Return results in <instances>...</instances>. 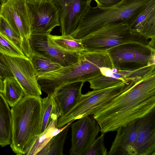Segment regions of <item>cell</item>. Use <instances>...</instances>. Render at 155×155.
<instances>
[{"instance_id": "obj_1", "label": "cell", "mask_w": 155, "mask_h": 155, "mask_svg": "<svg viewBox=\"0 0 155 155\" xmlns=\"http://www.w3.org/2000/svg\"><path fill=\"white\" fill-rule=\"evenodd\" d=\"M155 109V70L92 115L101 133L113 131Z\"/></svg>"}, {"instance_id": "obj_2", "label": "cell", "mask_w": 155, "mask_h": 155, "mask_svg": "<svg viewBox=\"0 0 155 155\" xmlns=\"http://www.w3.org/2000/svg\"><path fill=\"white\" fill-rule=\"evenodd\" d=\"M79 55L77 62L37 78L41 90L48 95L53 94L66 84L78 81L84 83L105 75L112 69L110 60L106 52L84 50L79 52Z\"/></svg>"}, {"instance_id": "obj_3", "label": "cell", "mask_w": 155, "mask_h": 155, "mask_svg": "<svg viewBox=\"0 0 155 155\" xmlns=\"http://www.w3.org/2000/svg\"><path fill=\"white\" fill-rule=\"evenodd\" d=\"M150 0H123L114 6L105 8L90 5L70 35L79 39L110 24L122 23L129 26Z\"/></svg>"}, {"instance_id": "obj_4", "label": "cell", "mask_w": 155, "mask_h": 155, "mask_svg": "<svg viewBox=\"0 0 155 155\" xmlns=\"http://www.w3.org/2000/svg\"><path fill=\"white\" fill-rule=\"evenodd\" d=\"M10 147L17 155H23L25 147L35 136L41 134L42 107L41 96H25L11 109Z\"/></svg>"}, {"instance_id": "obj_5", "label": "cell", "mask_w": 155, "mask_h": 155, "mask_svg": "<svg viewBox=\"0 0 155 155\" xmlns=\"http://www.w3.org/2000/svg\"><path fill=\"white\" fill-rule=\"evenodd\" d=\"M81 39L85 50L90 51L106 52L111 48L130 42L150 46L149 39L132 31L128 25L122 23L108 24Z\"/></svg>"}, {"instance_id": "obj_6", "label": "cell", "mask_w": 155, "mask_h": 155, "mask_svg": "<svg viewBox=\"0 0 155 155\" xmlns=\"http://www.w3.org/2000/svg\"><path fill=\"white\" fill-rule=\"evenodd\" d=\"M136 82L133 81L128 83L123 82L82 94L76 105L58 118V128H61L71 121L93 115L98 110L130 88Z\"/></svg>"}, {"instance_id": "obj_7", "label": "cell", "mask_w": 155, "mask_h": 155, "mask_svg": "<svg viewBox=\"0 0 155 155\" xmlns=\"http://www.w3.org/2000/svg\"><path fill=\"white\" fill-rule=\"evenodd\" d=\"M112 68L133 71L155 64V49L136 42L121 44L106 51Z\"/></svg>"}, {"instance_id": "obj_8", "label": "cell", "mask_w": 155, "mask_h": 155, "mask_svg": "<svg viewBox=\"0 0 155 155\" xmlns=\"http://www.w3.org/2000/svg\"><path fill=\"white\" fill-rule=\"evenodd\" d=\"M0 15L20 35L22 51L26 57L29 58L33 54L30 44L33 18L26 0H8L2 4Z\"/></svg>"}, {"instance_id": "obj_9", "label": "cell", "mask_w": 155, "mask_h": 155, "mask_svg": "<svg viewBox=\"0 0 155 155\" xmlns=\"http://www.w3.org/2000/svg\"><path fill=\"white\" fill-rule=\"evenodd\" d=\"M78 120L71 124L70 155H84L100 131V126L92 115Z\"/></svg>"}, {"instance_id": "obj_10", "label": "cell", "mask_w": 155, "mask_h": 155, "mask_svg": "<svg viewBox=\"0 0 155 155\" xmlns=\"http://www.w3.org/2000/svg\"><path fill=\"white\" fill-rule=\"evenodd\" d=\"M50 34L32 33L30 39L33 54H40L65 67L77 62L79 52L66 51L58 46L50 36Z\"/></svg>"}, {"instance_id": "obj_11", "label": "cell", "mask_w": 155, "mask_h": 155, "mask_svg": "<svg viewBox=\"0 0 155 155\" xmlns=\"http://www.w3.org/2000/svg\"><path fill=\"white\" fill-rule=\"evenodd\" d=\"M26 3L32 16L31 34H50L60 26L58 9L53 0H26Z\"/></svg>"}, {"instance_id": "obj_12", "label": "cell", "mask_w": 155, "mask_h": 155, "mask_svg": "<svg viewBox=\"0 0 155 155\" xmlns=\"http://www.w3.org/2000/svg\"><path fill=\"white\" fill-rule=\"evenodd\" d=\"M5 57L14 78L22 87L25 96H41V90L29 58L5 55Z\"/></svg>"}, {"instance_id": "obj_13", "label": "cell", "mask_w": 155, "mask_h": 155, "mask_svg": "<svg viewBox=\"0 0 155 155\" xmlns=\"http://www.w3.org/2000/svg\"><path fill=\"white\" fill-rule=\"evenodd\" d=\"M59 13L62 35H70L76 28L91 0H53Z\"/></svg>"}, {"instance_id": "obj_14", "label": "cell", "mask_w": 155, "mask_h": 155, "mask_svg": "<svg viewBox=\"0 0 155 155\" xmlns=\"http://www.w3.org/2000/svg\"><path fill=\"white\" fill-rule=\"evenodd\" d=\"M155 64L133 71L119 70L112 68L106 75H101L90 79L88 82L93 90L104 89L125 82L137 81L153 70Z\"/></svg>"}, {"instance_id": "obj_15", "label": "cell", "mask_w": 155, "mask_h": 155, "mask_svg": "<svg viewBox=\"0 0 155 155\" xmlns=\"http://www.w3.org/2000/svg\"><path fill=\"white\" fill-rule=\"evenodd\" d=\"M134 149L135 155H155V109L140 118Z\"/></svg>"}, {"instance_id": "obj_16", "label": "cell", "mask_w": 155, "mask_h": 155, "mask_svg": "<svg viewBox=\"0 0 155 155\" xmlns=\"http://www.w3.org/2000/svg\"><path fill=\"white\" fill-rule=\"evenodd\" d=\"M139 118L117 129V134L108 155H135L134 147L137 137Z\"/></svg>"}, {"instance_id": "obj_17", "label": "cell", "mask_w": 155, "mask_h": 155, "mask_svg": "<svg viewBox=\"0 0 155 155\" xmlns=\"http://www.w3.org/2000/svg\"><path fill=\"white\" fill-rule=\"evenodd\" d=\"M129 27L149 39L151 47L155 49V0L149 1Z\"/></svg>"}, {"instance_id": "obj_18", "label": "cell", "mask_w": 155, "mask_h": 155, "mask_svg": "<svg viewBox=\"0 0 155 155\" xmlns=\"http://www.w3.org/2000/svg\"><path fill=\"white\" fill-rule=\"evenodd\" d=\"M84 83L82 81L70 83L61 87L54 93L53 95L58 105L61 115L67 113L77 103L82 94Z\"/></svg>"}, {"instance_id": "obj_19", "label": "cell", "mask_w": 155, "mask_h": 155, "mask_svg": "<svg viewBox=\"0 0 155 155\" xmlns=\"http://www.w3.org/2000/svg\"><path fill=\"white\" fill-rule=\"evenodd\" d=\"M57 123L53 121L44 131L33 137L25 147L23 155H37L52 137L62 131L69 123L58 128Z\"/></svg>"}, {"instance_id": "obj_20", "label": "cell", "mask_w": 155, "mask_h": 155, "mask_svg": "<svg viewBox=\"0 0 155 155\" xmlns=\"http://www.w3.org/2000/svg\"><path fill=\"white\" fill-rule=\"evenodd\" d=\"M12 126L11 109L0 92V146L2 147L11 143Z\"/></svg>"}, {"instance_id": "obj_21", "label": "cell", "mask_w": 155, "mask_h": 155, "mask_svg": "<svg viewBox=\"0 0 155 155\" xmlns=\"http://www.w3.org/2000/svg\"><path fill=\"white\" fill-rule=\"evenodd\" d=\"M42 114L41 133L44 131L54 121L58 122L61 114L53 94L48 95L42 98Z\"/></svg>"}, {"instance_id": "obj_22", "label": "cell", "mask_w": 155, "mask_h": 155, "mask_svg": "<svg viewBox=\"0 0 155 155\" xmlns=\"http://www.w3.org/2000/svg\"><path fill=\"white\" fill-rule=\"evenodd\" d=\"M73 122H69L62 131L52 137L37 155H63L64 144L67 139L71 124Z\"/></svg>"}, {"instance_id": "obj_23", "label": "cell", "mask_w": 155, "mask_h": 155, "mask_svg": "<svg viewBox=\"0 0 155 155\" xmlns=\"http://www.w3.org/2000/svg\"><path fill=\"white\" fill-rule=\"evenodd\" d=\"M3 81L4 97L11 107L20 101L25 96L20 84L15 78H8Z\"/></svg>"}, {"instance_id": "obj_24", "label": "cell", "mask_w": 155, "mask_h": 155, "mask_svg": "<svg viewBox=\"0 0 155 155\" xmlns=\"http://www.w3.org/2000/svg\"><path fill=\"white\" fill-rule=\"evenodd\" d=\"M34 67L36 78L44 74L56 71L62 66L51 59L36 53L29 58Z\"/></svg>"}, {"instance_id": "obj_25", "label": "cell", "mask_w": 155, "mask_h": 155, "mask_svg": "<svg viewBox=\"0 0 155 155\" xmlns=\"http://www.w3.org/2000/svg\"><path fill=\"white\" fill-rule=\"evenodd\" d=\"M50 36L55 43L61 48L69 52H79L85 50L81 39H76L70 35H52Z\"/></svg>"}, {"instance_id": "obj_26", "label": "cell", "mask_w": 155, "mask_h": 155, "mask_svg": "<svg viewBox=\"0 0 155 155\" xmlns=\"http://www.w3.org/2000/svg\"><path fill=\"white\" fill-rule=\"evenodd\" d=\"M0 33L11 41L22 51V41L20 36L15 32L7 21L1 15Z\"/></svg>"}, {"instance_id": "obj_27", "label": "cell", "mask_w": 155, "mask_h": 155, "mask_svg": "<svg viewBox=\"0 0 155 155\" xmlns=\"http://www.w3.org/2000/svg\"><path fill=\"white\" fill-rule=\"evenodd\" d=\"M0 52L13 57L25 58L21 50L11 41L0 33Z\"/></svg>"}, {"instance_id": "obj_28", "label": "cell", "mask_w": 155, "mask_h": 155, "mask_svg": "<svg viewBox=\"0 0 155 155\" xmlns=\"http://www.w3.org/2000/svg\"><path fill=\"white\" fill-rule=\"evenodd\" d=\"M105 133H102L96 138L84 155H107V152L104 144Z\"/></svg>"}, {"instance_id": "obj_29", "label": "cell", "mask_w": 155, "mask_h": 155, "mask_svg": "<svg viewBox=\"0 0 155 155\" xmlns=\"http://www.w3.org/2000/svg\"><path fill=\"white\" fill-rule=\"evenodd\" d=\"M0 78L3 81L8 78H14L5 55L0 52Z\"/></svg>"}, {"instance_id": "obj_30", "label": "cell", "mask_w": 155, "mask_h": 155, "mask_svg": "<svg viewBox=\"0 0 155 155\" xmlns=\"http://www.w3.org/2000/svg\"><path fill=\"white\" fill-rule=\"evenodd\" d=\"M97 4V6L101 8H108L114 6L123 0H94Z\"/></svg>"}, {"instance_id": "obj_31", "label": "cell", "mask_w": 155, "mask_h": 155, "mask_svg": "<svg viewBox=\"0 0 155 155\" xmlns=\"http://www.w3.org/2000/svg\"><path fill=\"white\" fill-rule=\"evenodd\" d=\"M3 92V81L0 78V92L2 93Z\"/></svg>"}, {"instance_id": "obj_32", "label": "cell", "mask_w": 155, "mask_h": 155, "mask_svg": "<svg viewBox=\"0 0 155 155\" xmlns=\"http://www.w3.org/2000/svg\"><path fill=\"white\" fill-rule=\"evenodd\" d=\"M8 0H0V2L2 4Z\"/></svg>"}, {"instance_id": "obj_33", "label": "cell", "mask_w": 155, "mask_h": 155, "mask_svg": "<svg viewBox=\"0 0 155 155\" xmlns=\"http://www.w3.org/2000/svg\"><path fill=\"white\" fill-rule=\"evenodd\" d=\"M29 1H30L33 2H35L38 1H41V0H26Z\"/></svg>"}, {"instance_id": "obj_34", "label": "cell", "mask_w": 155, "mask_h": 155, "mask_svg": "<svg viewBox=\"0 0 155 155\" xmlns=\"http://www.w3.org/2000/svg\"><path fill=\"white\" fill-rule=\"evenodd\" d=\"M1 6H2V4L0 2V12H1Z\"/></svg>"}]
</instances>
